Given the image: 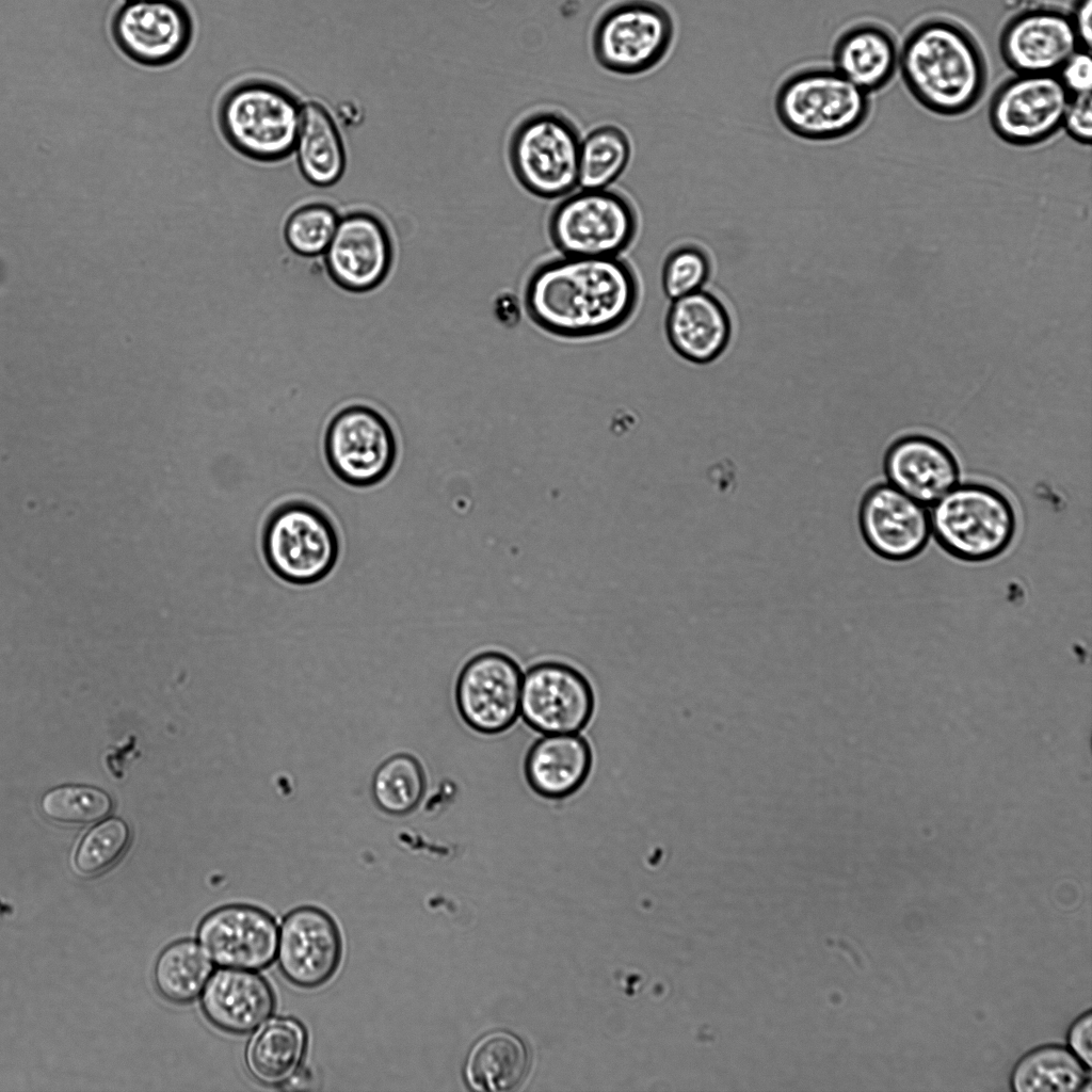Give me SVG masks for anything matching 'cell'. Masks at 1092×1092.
<instances>
[{"instance_id": "obj_34", "label": "cell", "mask_w": 1092, "mask_h": 1092, "mask_svg": "<svg viewBox=\"0 0 1092 1092\" xmlns=\"http://www.w3.org/2000/svg\"><path fill=\"white\" fill-rule=\"evenodd\" d=\"M44 814L52 820L84 824L108 815L112 807L110 797L89 786H62L46 792L41 802Z\"/></svg>"}, {"instance_id": "obj_30", "label": "cell", "mask_w": 1092, "mask_h": 1092, "mask_svg": "<svg viewBox=\"0 0 1092 1092\" xmlns=\"http://www.w3.org/2000/svg\"><path fill=\"white\" fill-rule=\"evenodd\" d=\"M1080 1060L1062 1047L1049 1046L1032 1051L1016 1066L1013 1088L1028 1091H1076L1086 1082Z\"/></svg>"}, {"instance_id": "obj_14", "label": "cell", "mask_w": 1092, "mask_h": 1092, "mask_svg": "<svg viewBox=\"0 0 1092 1092\" xmlns=\"http://www.w3.org/2000/svg\"><path fill=\"white\" fill-rule=\"evenodd\" d=\"M594 707L591 684L572 665L541 662L523 675L520 713L536 732L576 734L590 722Z\"/></svg>"}, {"instance_id": "obj_29", "label": "cell", "mask_w": 1092, "mask_h": 1092, "mask_svg": "<svg viewBox=\"0 0 1092 1092\" xmlns=\"http://www.w3.org/2000/svg\"><path fill=\"white\" fill-rule=\"evenodd\" d=\"M631 152V142L621 127L607 124L593 128L580 143L579 187L610 188L627 168Z\"/></svg>"}, {"instance_id": "obj_23", "label": "cell", "mask_w": 1092, "mask_h": 1092, "mask_svg": "<svg viewBox=\"0 0 1092 1092\" xmlns=\"http://www.w3.org/2000/svg\"><path fill=\"white\" fill-rule=\"evenodd\" d=\"M593 762L588 741L577 734H550L535 741L525 760L530 788L542 798L562 800L588 780Z\"/></svg>"}, {"instance_id": "obj_11", "label": "cell", "mask_w": 1092, "mask_h": 1092, "mask_svg": "<svg viewBox=\"0 0 1092 1092\" xmlns=\"http://www.w3.org/2000/svg\"><path fill=\"white\" fill-rule=\"evenodd\" d=\"M1071 96L1057 74H1015L991 97V128L1009 145H1040L1062 129Z\"/></svg>"}, {"instance_id": "obj_17", "label": "cell", "mask_w": 1092, "mask_h": 1092, "mask_svg": "<svg viewBox=\"0 0 1092 1092\" xmlns=\"http://www.w3.org/2000/svg\"><path fill=\"white\" fill-rule=\"evenodd\" d=\"M332 282L352 293L378 288L392 264V243L386 226L375 215L354 211L339 219L323 254Z\"/></svg>"}, {"instance_id": "obj_12", "label": "cell", "mask_w": 1092, "mask_h": 1092, "mask_svg": "<svg viewBox=\"0 0 1092 1092\" xmlns=\"http://www.w3.org/2000/svg\"><path fill=\"white\" fill-rule=\"evenodd\" d=\"M523 673L504 653L488 651L470 658L455 685V703L473 730L496 735L508 730L520 713Z\"/></svg>"}, {"instance_id": "obj_32", "label": "cell", "mask_w": 1092, "mask_h": 1092, "mask_svg": "<svg viewBox=\"0 0 1092 1092\" xmlns=\"http://www.w3.org/2000/svg\"><path fill=\"white\" fill-rule=\"evenodd\" d=\"M340 216L330 205L314 203L295 209L284 226L288 247L302 257L323 255L335 234Z\"/></svg>"}, {"instance_id": "obj_35", "label": "cell", "mask_w": 1092, "mask_h": 1092, "mask_svg": "<svg viewBox=\"0 0 1092 1092\" xmlns=\"http://www.w3.org/2000/svg\"><path fill=\"white\" fill-rule=\"evenodd\" d=\"M707 256L696 247L678 248L667 258L662 287L668 298L679 299L701 290L709 275Z\"/></svg>"}, {"instance_id": "obj_2", "label": "cell", "mask_w": 1092, "mask_h": 1092, "mask_svg": "<svg viewBox=\"0 0 1092 1092\" xmlns=\"http://www.w3.org/2000/svg\"><path fill=\"white\" fill-rule=\"evenodd\" d=\"M898 68L911 96L940 116L966 114L987 84V64L978 41L964 26L943 17L926 19L906 34Z\"/></svg>"}, {"instance_id": "obj_36", "label": "cell", "mask_w": 1092, "mask_h": 1092, "mask_svg": "<svg viewBox=\"0 0 1092 1092\" xmlns=\"http://www.w3.org/2000/svg\"><path fill=\"white\" fill-rule=\"evenodd\" d=\"M1062 128L1075 142L1082 145L1091 144L1092 136V97L1091 93L1072 95L1066 108Z\"/></svg>"}, {"instance_id": "obj_3", "label": "cell", "mask_w": 1092, "mask_h": 1092, "mask_svg": "<svg viewBox=\"0 0 1092 1092\" xmlns=\"http://www.w3.org/2000/svg\"><path fill=\"white\" fill-rule=\"evenodd\" d=\"M931 507V534L947 555L962 562L1000 557L1017 531L1013 503L985 483H958Z\"/></svg>"}, {"instance_id": "obj_39", "label": "cell", "mask_w": 1092, "mask_h": 1092, "mask_svg": "<svg viewBox=\"0 0 1092 1092\" xmlns=\"http://www.w3.org/2000/svg\"><path fill=\"white\" fill-rule=\"evenodd\" d=\"M1081 48L1090 50L1092 42V0H1076L1070 15Z\"/></svg>"}, {"instance_id": "obj_10", "label": "cell", "mask_w": 1092, "mask_h": 1092, "mask_svg": "<svg viewBox=\"0 0 1092 1092\" xmlns=\"http://www.w3.org/2000/svg\"><path fill=\"white\" fill-rule=\"evenodd\" d=\"M324 454L333 473L343 483L369 487L389 476L398 456L395 432L387 419L367 405H350L330 420Z\"/></svg>"}, {"instance_id": "obj_5", "label": "cell", "mask_w": 1092, "mask_h": 1092, "mask_svg": "<svg viewBox=\"0 0 1092 1092\" xmlns=\"http://www.w3.org/2000/svg\"><path fill=\"white\" fill-rule=\"evenodd\" d=\"M581 134L565 114L541 110L524 117L508 143V160L518 183L542 199H557L579 187Z\"/></svg>"}, {"instance_id": "obj_16", "label": "cell", "mask_w": 1092, "mask_h": 1092, "mask_svg": "<svg viewBox=\"0 0 1092 1092\" xmlns=\"http://www.w3.org/2000/svg\"><path fill=\"white\" fill-rule=\"evenodd\" d=\"M283 976L301 989H317L336 974L342 940L333 917L320 908L299 906L280 925L277 946Z\"/></svg>"}, {"instance_id": "obj_28", "label": "cell", "mask_w": 1092, "mask_h": 1092, "mask_svg": "<svg viewBox=\"0 0 1092 1092\" xmlns=\"http://www.w3.org/2000/svg\"><path fill=\"white\" fill-rule=\"evenodd\" d=\"M211 971V960L202 946L182 940L168 945L159 954L154 980L165 999L186 1003L203 992Z\"/></svg>"}, {"instance_id": "obj_18", "label": "cell", "mask_w": 1092, "mask_h": 1092, "mask_svg": "<svg viewBox=\"0 0 1092 1092\" xmlns=\"http://www.w3.org/2000/svg\"><path fill=\"white\" fill-rule=\"evenodd\" d=\"M197 938L220 966L262 969L275 959L278 930L267 911L248 904H229L203 918Z\"/></svg>"}, {"instance_id": "obj_15", "label": "cell", "mask_w": 1092, "mask_h": 1092, "mask_svg": "<svg viewBox=\"0 0 1092 1092\" xmlns=\"http://www.w3.org/2000/svg\"><path fill=\"white\" fill-rule=\"evenodd\" d=\"M857 523L867 547L892 562L918 557L932 535L927 505L888 482L866 489L858 504Z\"/></svg>"}, {"instance_id": "obj_13", "label": "cell", "mask_w": 1092, "mask_h": 1092, "mask_svg": "<svg viewBox=\"0 0 1092 1092\" xmlns=\"http://www.w3.org/2000/svg\"><path fill=\"white\" fill-rule=\"evenodd\" d=\"M116 46L133 62L160 67L179 60L193 37V21L179 0L126 1L114 14Z\"/></svg>"}, {"instance_id": "obj_33", "label": "cell", "mask_w": 1092, "mask_h": 1092, "mask_svg": "<svg viewBox=\"0 0 1092 1092\" xmlns=\"http://www.w3.org/2000/svg\"><path fill=\"white\" fill-rule=\"evenodd\" d=\"M130 839L129 829L117 818L109 819L93 828L80 842L75 867L84 877L98 876L123 856Z\"/></svg>"}, {"instance_id": "obj_22", "label": "cell", "mask_w": 1092, "mask_h": 1092, "mask_svg": "<svg viewBox=\"0 0 1092 1092\" xmlns=\"http://www.w3.org/2000/svg\"><path fill=\"white\" fill-rule=\"evenodd\" d=\"M665 327L675 351L695 364L716 359L730 338L727 311L716 296L702 290L674 300Z\"/></svg>"}, {"instance_id": "obj_9", "label": "cell", "mask_w": 1092, "mask_h": 1092, "mask_svg": "<svg viewBox=\"0 0 1092 1092\" xmlns=\"http://www.w3.org/2000/svg\"><path fill=\"white\" fill-rule=\"evenodd\" d=\"M674 37V22L660 4L627 0L606 10L592 32L594 59L607 71L637 76L659 64Z\"/></svg>"}, {"instance_id": "obj_38", "label": "cell", "mask_w": 1092, "mask_h": 1092, "mask_svg": "<svg viewBox=\"0 0 1092 1092\" xmlns=\"http://www.w3.org/2000/svg\"><path fill=\"white\" fill-rule=\"evenodd\" d=\"M1091 1015L1078 1019L1070 1032V1044L1076 1057L1091 1065Z\"/></svg>"}, {"instance_id": "obj_1", "label": "cell", "mask_w": 1092, "mask_h": 1092, "mask_svg": "<svg viewBox=\"0 0 1092 1092\" xmlns=\"http://www.w3.org/2000/svg\"><path fill=\"white\" fill-rule=\"evenodd\" d=\"M639 284L619 257L567 256L539 264L524 289V304L542 331L564 339L605 336L636 311Z\"/></svg>"}, {"instance_id": "obj_25", "label": "cell", "mask_w": 1092, "mask_h": 1092, "mask_svg": "<svg viewBox=\"0 0 1092 1092\" xmlns=\"http://www.w3.org/2000/svg\"><path fill=\"white\" fill-rule=\"evenodd\" d=\"M293 152L304 178L325 188L338 182L346 168V151L336 124L320 103L302 106L301 125Z\"/></svg>"}, {"instance_id": "obj_27", "label": "cell", "mask_w": 1092, "mask_h": 1092, "mask_svg": "<svg viewBox=\"0 0 1092 1092\" xmlns=\"http://www.w3.org/2000/svg\"><path fill=\"white\" fill-rule=\"evenodd\" d=\"M525 1045L508 1032L483 1038L469 1054L466 1079L478 1091H508L517 1087L528 1071Z\"/></svg>"}, {"instance_id": "obj_7", "label": "cell", "mask_w": 1092, "mask_h": 1092, "mask_svg": "<svg viewBox=\"0 0 1092 1092\" xmlns=\"http://www.w3.org/2000/svg\"><path fill=\"white\" fill-rule=\"evenodd\" d=\"M261 549L270 569L294 585L321 581L334 569L340 542L335 525L314 503L289 500L269 514L261 533Z\"/></svg>"}, {"instance_id": "obj_20", "label": "cell", "mask_w": 1092, "mask_h": 1092, "mask_svg": "<svg viewBox=\"0 0 1092 1092\" xmlns=\"http://www.w3.org/2000/svg\"><path fill=\"white\" fill-rule=\"evenodd\" d=\"M889 484L925 505H932L960 480V464L940 439L920 433L895 439L883 456Z\"/></svg>"}, {"instance_id": "obj_24", "label": "cell", "mask_w": 1092, "mask_h": 1092, "mask_svg": "<svg viewBox=\"0 0 1092 1092\" xmlns=\"http://www.w3.org/2000/svg\"><path fill=\"white\" fill-rule=\"evenodd\" d=\"M833 63L834 69L866 93L881 91L898 69L897 39L881 25L858 23L836 41Z\"/></svg>"}, {"instance_id": "obj_8", "label": "cell", "mask_w": 1092, "mask_h": 1092, "mask_svg": "<svg viewBox=\"0 0 1092 1092\" xmlns=\"http://www.w3.org/2000/svg\"><path fill=\"white\" fill-rule=\"evenodd\" d=\"M547 228L562 255L619 257L635 240L638 215L622 192L610 188L581 189L555 206Z\"/></svg>"}, {"instance_id": "obj_40", "label": "cell", "mask_w": 1092, "mask_h": 1092, "mask_svg": "<svg viewBox=\"0 0 1092 1092\" xmlns=\"http://www.w3.org/2000/svg\"><path fill=\"white\" fill-rule=\"evenodd\" d=\"M126 1H145V0H126Z\"/></svg>"}, {"instance_id": "obj_37", "label": "cell", "mask_w": 1092, "mask_h": 1092, "mask_svg": "<svg viewBox=\"0 0 1092 1092\" xmlns=\"http://www.w3.org/2000/svg\"><path fill=\"white\" fill-rule=\"evenodd\" d=\"M1071 95L1091 93L1092 60L1090 50L1079 48L1057 73Z\"/></svg>"}, {"instance_id": "obj_19", "label": "cell", "mask_w": 1092, "mask_h": 1092, "mask_svg": "<svg viewBox=\"0 0 1092 1092\" xmlns=\"http://www.w3.org/2000/svg\"><path fill=\"white\" fill-rule=\"evenodd\" d=\"M998 48L1015 74H1057L1081 46L1070 14L1038 7L1014 15L1005 25Z\"/></svg>"}, {"instance_id": "obj_6", "label": "cell", "mask_w": 1092, "mask_h": 1092, "mask_svg": "<svg viewBox=\"0 0 1092 1092\" xmlns=\"http://www.w3.org/2000/svg\"><path fill=\"white\" fill-rule=\"evenodd\" d=\"M218 117L223 135L238 152L275 162L294 150L302 106L274 83L247 81L225 95Z\"/></svg>"}, {"instance_id": "obj_21", "label": "cell", "mask_w": 1092, "mask_h": 1092, "mask_svg": "<svg viewBox=\"0 0 1092 1092\" xmlns=\"http://www.w3.org/2000/svg\"><path fill=\"white\" fill-rule=\"evenodd\" d=\"M275 994L260 975L239 969H220L207 981L202 1009L209 1022L232 1034L260 1029L273 1015Z\"/></svg>"}, {"instance_id": "obj_4", "label": "cell", "mask_w": 1092, "mask_h": 1092, "mask_svg": "<svg viewBox=\"0 0 1092 1092\" xmlns=\"http://www.w3.org/2000/svg\"><path fill=\"white\" fill-rule=\"evenodd\" d=\"M869 94L834 68H810L786 79L775 96V112L792 134L810 141L848 136L867 121Z\"/></svg>"}, {"instance_id": "obj_26", "label": "cell", "mask_w": 1092, "mask_h": 1092, "mask_svg": "<svg viewBox=\"0 0 1092 1092\" xmlns=\"http://www.w3.org/2000/svg\"><path fill=\"white\" fill-rule=\"evenodd\" d=\"M307 1047L304 1027L291 1018H276L252 1038L245 1054L252 1076L266 1086H280L291 1079Z\"/></svg>"}, {"instance_id": "obj_31", "label": "cell", "mask_w": 1092, "mask_h": 1092, "mask_svg": "<svg viewBox=\"0 0 1092 1092\" xmlns=\"http://www.w3.org/2000/svg\"><path fill=\"white\" fill-rule=\"evenodd\" d=\"M424 775L419 762L407 755L388 759L376 772L373 792L379 805L386 812L402 815L411 812L421 800Z\"/></svg>"}]
</instances>
